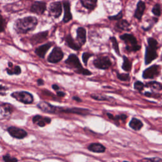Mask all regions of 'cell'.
<instances>
[{"instance_id": "6da1fadb", "label": "cell", "mask_w": 162, "mask_h": 162, "mask_svg": "<svg viewBox=\"0 0 162 162\" xmlns=\"http://www.w3.org/2000/svg\"><path fill=\"white\" fill-rule=\"evenodd\" d=\"M38 24V20L35 17H26L16 20L14 24V29L17 34H27L33 31Z\"/></svg>"}, {"instance_id": "7a4b0ae2", "label": "cell", "mask_w": 162, "mask_h": 162, "mask_svg": "<svg viewBox=\"0 0 162 162\" xmlns=\"http://www.w3.org/2000/svg\"><path fill=\"white\" fill-rule=\"evenodd\" d=\"M65 63L68 67L73 69L74 72L78 74L85 76L92 75V72L91 71L86 69H84L83 67L79 57L75 54H70L67 59L65 61Z\"/></svg>"}, {"instance_id": "3957f363", "label": "cell", "mask_w": 162, "mask_h": 162, "mask_svg": "<svg viewBox=\"0 0 162 162\" xmlns=\"http://www.w3.org/2000/svg\"><path fill=\"white\" fill-rule=\"evenodd\" d=\"M158 47V43L155 38H149L148 39V46H146L144 56V61L146 65L158 58L157 50Z\"/></svg>"}, {"instance_id": "277c9868", "label": "cell", "mask_w": 162, "mask_h": 162, "mask_svg": "<svg viewBox=\"0 0 162 162\" xmlns=\"http://www.w3.org/2000/svg\"><path fill=\"white\" fill-rule=\"evenodd\" d=\"M125 44V50L128 52H136L141 50V46L138 44L136 37L131 34H124L120 36Z\"/></svg>"}, {"instance_id": "5b68a950", "label": "cell", "mask_w": 162, "mask_h": 162, "mask_svg": "<svg viewBox=\"0 0 162 162\" xmlns=\"http://www.w3.org/2000/svg\"><path fill=\"white\" fill-rule=\"evenodd\" d=\"M11 96L17 101L25 105H30L34 102V96L25 91H15L11 94Z\"/></svg>"}, {"instance_id": "8992f818", "label": "cell", "mask_w": 162, "mask_h": 162, "mask_svg": "<svg viewBox=\"0 0 162 162\" xmlns=\"http://www.w3.org/2000/svg\"><path fill=\"white\" fill-rule=\"evenodd\" d=\"M91 110L83 108H77V107H72V108H63L60 106H58V113H72V114H76L82 116H87L91 113Z\"/></svg>"}, {"instance_id": "52a82bcc", "label": "cell", "mask_w": 162, "mask_h": 162, "mask_svg": "<svg viewBox=\"0 0 162 162\" xmlns=\"http://www.w3.org/2000/svg\"><path fill=\"white\" fill-rule=\"evenodd\" d=\"M93 65L98 69L107 70L111 66L112 63L108 56H99L93 60Z\"/></svg>"}, {"instance_id": "ba28073f", "label": "cell", "mask_w": 162, "mask_h": 162, "mask_svg": "<svg viewBox=\"0 0 162 162\" xmlns=\"http://www.w3.org/2000/svg\"><path fill=\"white\" fill-rule=\"evenodd\" d=\"M161 67L158 65H153L152 66L145 69L142 72V78L144 79H152L157 77L160 74Z\"/></svg>"}, {"instance_id": "9c48e42d", "label": "cell", "mask_w": 162, "mask_h": 162, "mask_svg": "<svg viewBox=\"0 0 162 162\" xmlns=\"http://www.w3.org/2000/svg\"><path fill=\"white\" fill-rule=\"evenodd\" d=\"M64 57V53L60 47L56 46L47 56V60L51 63H57L61 61Z\"/></svg>"}, {"instance_id": "30bf717a", "label": "cell", "mask_w": 162, "mask_h": 162, "mask_svg": "<svg viewBox=\"0 0 162 162\" xmlns=\"http://www.w3.org/2000/svg\"><path fill=\"white\" fill-rule=\"evenodd\" d=\"M7 132L13 138L23 139L28 136L27 132L22 128L15 126H10L7 128Z\"/></svg>"}, {"instance_id": "8fae6325", "label": "cell", "mask_w": 162, "mask_h": 162, "mask_svg": "<svg viewBox=\"0 0 162 162\" xmlns=\"http://www.w3.org/2000/svg\"><path fill=\"white\" fill-rule=\"evenodd\" d=\"M50 15L55 19H58L60 17L62 13V5L60 2H53L50 4L49 8Z\"/></svg>"}, {"instance_id": "7c38bea8", "label": "cell", "mask_w": 162, "mask_h": 162, "mask_svg": "<svg viewBox=\"0 0 162 162\" xmlns=\"http://www.w3.org/2000/svg\"><path fill=\"white\" fill-rule=\"evenodd\" d=\"M37 107L43 112L50 113V114H56V106H54L46 101H41L37 105Z\"/></svg>"}, {"instance_id": "4fadbf2b", "label": "cell", "mask_w": 162, "mask_h": 162, "mask_svg": "<svg viewBox=\"0 0 162 162\" xmlns=\"http://www.w3.org/2000/svg\"><path fill=\"white\" fill-rule=\"evenodd\" d=\"M48 33H49L48 31H43L41 32H39L38 34H34L30 39V44L32 45L35 46L44 42L47 39Z\"/></svg>"}, {"instance_id": "5bb4252c", "label": "cell", "mask_w": 162, "mask_h": 162, "mask_svg": "<svg viewBox=\"0 0 162 162\" xmlns=\"http://www.w3.org/2000/svg\"><path fill=\"white\" fill-rule=\"evenodd\" d=\"M32 122L40 127H44L51 124L52 119L50 117H44L40 115H36L32 117Z\"/></svg>"}, {"instance_id": "9a60e30c", "label": "cell", "mask_w": 162, "mask_h": 162, "mask_svg": "<svg viewBox=\"0 0 162 162\" xmlns=\"http://www.w3.org/2000/svg\"><path fill=\"white\" fill-rule=\"evenodd\" d=\"M46 10V3L43 2H36L30 8V11L38 15H43Z\"/></svg>"}, {"instance_id": "2e32d148", "label": "cell", "mask_w": 162, "mask_h": 162, "mask_svg": "<svg viewBox=\"0 0 162 162\" xmlns=\"http://www.w3.org/2000/svg\"><path fill=\"white\" fill-rule=\"evenodd\" d=\"M53 43H47L46 44H44L41 46H39V47H36L35 50V53L37 56H38L39 58H44L46 56V53L49 50L51 47L52 46Z\"/></svg>"}, {"instance_id": "e0dca14e", "label": "cell", "mask_w": 162, "mask_h": 162, "mask_svg": "<svg viewBox=\"0 0 162 162\" xmlns=\"http://www.w3.org/2000/svg\"><path fill=\"white\" fill-rule=\"evenodd\" d=\"M64 8V17L63 22L64 23H67L72 19V15L70 11V5L69 1H64L63 3Z\"/></svg>"}, {"instance_id": "ac0fdd59", "label": "cell", "mask_w": 162, "mask_h": 162, "mask_svg": "<svg viewBox=\"0 0 162 162\" xmlns=\"http://www.w3.org/2000/svg\"><path fill=\"white\" fill-rule=\"evenodd\" d=\"M77 41L81 46L86 43V30L83 27H80L77 29Z\"/></svg>"}, {"instance_id": "d6986e66", "label": "cell", "mask_w": 162, "mask_h": 162, "mask_svg": "<svg viewBox=\"0 0 162 162\" xmlns=\"http://www.w3.org/2000/svg\"><path fill=\"white\" fill-rule=\"evenodd\" d=\"M88 150L95 153H103L106 151V147L102 144L98 142H93L88 146Z\"/></svg>"}, {"instance_id": "ffe728a7", "label": "cell", "mask_w": 162, "mask_h": 162, "mask_svg": "<svg viewBox=\"0 0 162 162\" xmlns=\"http://www.w3.org/2000/svg\"><path fill=\"white\" fill-rule=\"evenodd\" d=\"M5 70L9 75H19L22 73V69L20 67L19 65L14 66L13 63L11 61L8 63V67L6 68Z\"/></svg>"}, {"instance_id": "44dd1931", "label": "cell", "mask_w": 162, "mask_h": 162, "mask_svg": "<svg viewBox=\"0 0 162 162\" xmlns=\"http://www.w3.org/2000/svg\"><path fill=\"white\" fill-rule=\"evenodd\" d=\"M65 44L67 46L70 47V49L74 51H79L81 48V46L79 44L75 43L74 39H73L72 35L68 34L65 38Z\"/></svg>"}, {"instance_id": "7402d4cb", "label": "cell", "mask_w": 162, "mask_h": 162, "mask_svg": "<svg viewBox=\"0 0 162 162\" xmlns=\"http://www.w3.org/2000/svg\"><path fill=\"white\" fill-rule=\"evenodd\" d=\"M146 9V4L143 1H139L137 3L136 10L134 13V17L139 20H141L142 19V15Z\"/></svg>"}, {"instance_id": "603a6c76", "label": "cell", "mask_w": 162, "mask_h": 162, "mask_svg": "<svg viewBox=\"0 0 162 162\" xmlns=\"http://www.w3.org/2000/svg\"><path fill=\"white\" fill-rule=\"evenodd\" d=\"M128 125L129 127L136 131H140L143 127L142 122L141 120L136 118H133L130 122H129Z\"/></svg>"}, {"instance_id": "cb8c5ba5", "label": "cell", "mask_w": 162, "mask_h": 162, "mask_svg": "<svg viewBox=\"0 0 162 162\" xmlns=\"http://www.w3.org/2000/svg\"><path fill=\"white\" fill-rule=\"evenodd\" d=\"M80 2L84 8L89 10H93L97 7L98 0H80Z\"/></svg>"}, {"instance_id": "d4e9b609", "label": "cell", "mask_w": 162, "mask_h": 162, "mask_svg": "<svg viewBox=\"0 0 162 162\" xmlns=\"http://www.w3.org/2000/svg\"><path fill=\"white\" fill-rule=\"evenodd\" d=\"M13 111V105L8 103H2L1 105V114L2 115L8 116L11 114Z\"/></svg>"}, {"instance_id": "484cf974", "label": "cell", "mask_w": 162, "mask_h": 162, "mask_svg": "<svg viewBox=\"0 0 162 162\" xmlns=\"http://www.w3.org/2000/svg\"><path fill=\"white\" fill-rule=\"evenodd\" d=\"M91 98L94 100L100 101H111L112 100H115L114 98H112V97L108 96L106 95H103V94H92L91 95Z\"/></svg>"}, {"instance_id": "4316f807", "label": "cell", "mask_w": 162, "mask_h": 162, "mask_svg": "<svg viewBox=\"0 0 162 162\" xmlns=\"http://www.w3.org/2000/svg\"><path fill=\"white\" fill-rule=\"evenodd\" d=\"M145 87L150 88L153 91H160L162 90V84L156 81H151L145 84Z\"/></svg>"}, {"instance_id": "83f0119b", "label": "cell", "mask_w": 162, "mask_h": 162, "mask_svg": "<svg viewBox=\"0 0 162 162\" xmlns=\"http://www.w3.org/2000/svg\"><path fill=\"white\" fill-rule=\"evenodd\" d=\"M130 24L126 20H120L116 24V28L120 30H130Z\"/></svg>"}, {"instance_id": "f1b7e54d", "label": "cell", "mask_w": 162, "mask_h": 162, "mask_svg": "<svg viewBox=\"0 0 162 162\" xmlns=\"http://www.w3.org/2000/svg\"><path fill=\"white\" fill-rule=\"evenodd\" d=\"M122 58L123 63L122 65V69L125 72H130L132 69V62L125 55L122 56Z\"/></svg>"}, {"instance_id": "f546056e", "label": "cell", "mask_w": 162, "mask_h": 162, "mask_svg": "<svg viewBox=\"0 0 162 162\" xmlns=\"http://www.w3.org/2000/svg\"><path fill=\"white\" fill-rule=\"evenodd\" d=\"M110 40L111 43L112 44V47L113 49L114 50L115 52L119 55V56H121L120 53V49H119V43L117 40V39L115 37H110Z\"/></svg>"}, {"instance_id": "4dcf8cb0", "label": "cell", "mask_w": 162, "mask_h": 162, "mask_svg": "<svg viewBox=\"0 0 162 162\" xmlns=\"http://www.w3.org/2000/svg\"><path fill=\"white\" fill-rule=\"evenodd\" d=\"M117 77L118 79H119L121 81H124V82H127V81H129L131 79L130 75H129V74H128V73L119 74L117 72Z\"/></svg>"}, {"instance_id": "1f68e13d", "label": "cell", "mask_w": 162, "mask_h": 162, "mask_svg": "<svg viewBox=\"0 0 162 162\" xmlns=\"http://www.w3.org/2000/svg\"><path fill=\"white\" fill-rule=\"evenodd\" d=\"M127 119V115L122 113V114H120V115L114 116V118H113V121L116 122L117 123V125H119V122L120 120H122V122H125Z\"/></svg>"}, {"instance_id": "d6a6232c", "label": "cell", "mask_w": 162, "mask_h": 162, "mask_svg": "<svg viewBox=\"0 0 162 162\" xmlns=\"http://www.w3.org/2000/svg\"><path fill=\"white\" fill-rule=\"evenodd\" d=\"M145 88V84H144L142 82L139 80H137L134 83V88L135 90L139 91V92H141L144 88Z\"/></svg>"}, {"instance_id": "836d02e7", "label": "cell", "mask_w": 162, "mask_h": 162, "mask_svg": "<svg viewBox=\"0 0 162 162\" xmlns=\"http://www.w3.org/2000/svg\"><path fill=\"white\" fill-rule=\"evenodd\" d=\"M94 55L91 53L89 52H84L83 55H82V60L83 61V63H84V65L86 66L88 65V60L90 58H91L92 56H93Z\"/></svg>"}, {"instance_id": "e575fe53", "label": "cell", "mask_w": 162, "mask_h": 162, "mask_svg": "<svg viewBox=\"0 0 162 162\" xmlns=\"http://www.w3.org/2000/svg\"><path fill=\"white\" fill-rule=\"evenodd\" d=\"M152 13L156 16V17H160L161 15V7L159 4H156L153 9H152Z\"/></svg>"}, {"instance_id": "d590c367", "label": "cell", "mask_w": 162, "mask_h": 162, "mask_svg": "<svg viewBox=\"0 0 162 162\" xmlns=\"http://www.w3.org/2000/svg\"><path fill=\"white\" fill-rule=\"evenodd\" d=\"M3 160L5 162H17L18 161V159L15 157H12L10 155H5L3 156Z\"/></svg>"}, {"instance_id": "8d00e7d4", "label": "cell", "mask_w": 162, "mask_h": 162, "mask_svg": "<svg viewBox=\"0 0 162 162\" xmlns=\"http://www.w3.org/2000/svg\"><path fill=\"white\" fill-rule=\"evenodd\" d=\"M123 17V13L122 11H120L117 15H114V16H110L108 17V19L110 20H120L122 19Z\"/></svg>"}, {"instance_id": "74e56055", "label": "cell", "mask_w": 162, "mask_h": 162, "mask_svg": "<svg viewBox=\"0 0 162 162\" xmlns=\"http://www.w3.org/2000/svg\"><path fill=\"white\" fill-rule=\"evenodd\" d=\"M144 95L146 97H148V98H158V97H160L159 94H155L154 92H146L144 93Z\"/></svg>"}, {"instance_id": "f35d334b", "label": "cell", "mask_w": 162, "mask_h": 162, "mask_svg": "<svg viewBox=\"0 0 162 162\" xmlns=\"http://www.w3.org/2000/svg\"><path fill=\"white\" fill-rule=\"evenodd\" d=\"M143 161H162V159L160 158H145Z\"/></svg>"}, {"instance_id": "ab89813d", "label": "cell", "mask_w": 162, "mask_h": 162, "mask_svg": "<svg viewBox=\"0 0 162 162\" xmlns=\"http://www.w3.org/2000/svg\"><path fill=\"white\" fill-rule=\"evenodd\" d=\"M5 20L2 16H1V32H3L5 30Z\"/></svg>"}, {"instance_id": "60d3db41", "label": "cell", "mask_w": 162, "mask_h": 162, "mask_svg": "<svg viewBox=\"0 0 162 162\" xmlns=\"http://www.w3.org/2000/svg\"><path fill=\"white\" fill-rule=\"evenodd\" d=\"M56 95L58 97H60V98H63V97L66 95L65 92L63 91H56Z\"/></svg>"}, {"instance_id": "b9f144b4", "label": "cell", "mask_w": 162, "mask_h": 162, "mask_svg": "<svg viewBox=\"0 0 162 162\" xmlns=\"http://www.w3.org/2000/svg\"><path fill=\"white\" fill-rule=\"evenodd\" d=\"M72 100L75 101H77V102H78V103H80V102L83 101L82 99H81L80 98H79V96H74L72 97Z\"/></svg>"}, {"instance_id": "7bdbcfd3", "label": "cell", "mask_w": 162, "mask_h": 162, "mask_svg": "<svg viewBox=\"0 0 162 162\" xmlns=\"http://www.w3.org/2000/svg\"><path fill=\"white\" fill-rule=\"evenodd\" d=\"M37 84L39 86H42L44 84V81L42 79H39L37 80Z\"/></svg>"}, {"instance_id": "ee69618b", "label": "cell", "mask_w": 162, "mask_h": 162, "mask_svg": "<svg viewBox=\"0 0 162 162\" xmlns=\"http://www.w3.org/2000/svg\"><path fill=\"white\" fill-rule=\"evenodd\" d=\"M52 89H53L54 91H58L60 89V87H59L57 84H53V85L52 86Z\"/></svg>"}, {"instance_id": "f6af8a7d", "label": "cell", "mask_w": 162, "mask_h": 162, "mask_svg": "<svg viewBox=\"0 0 162 162\" xmlns=\"http://www.w3.org/2000/svg\"><path fill=\"white\" fill-rule=\"evenodd\" d=\"M106 115H107V117L109 119L112 120H113V118H114V115H112L111 113H106Z\"/></svg>"}]
</instances>
